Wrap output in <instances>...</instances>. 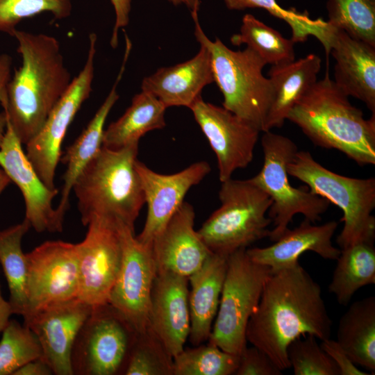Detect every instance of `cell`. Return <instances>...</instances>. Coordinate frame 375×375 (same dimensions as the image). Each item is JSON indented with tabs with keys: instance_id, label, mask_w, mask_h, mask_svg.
Listing matches in <instances>:
<instances>
[{
	"instance_id": "6da1fadb",
	"label": "cell",
	"mask_w": 375,
	"mask_h": 375,
	"mask_svg": "<svg viewBox=\"0 0 375 375\" xmlns=\"http://www.w3.org/2000/svg\"><path fill=\"white\" fill-rule=\"evenodd\" d=\"M331 326L319 285L298 262L270 274L246 338L283 371L290 368L287 349L292 341L306 335L329 338Z\"/></svg>"
},
{
	"instance_id": "7a4b0ae2",
	"label": "cell",
	"mask_w": 375,
	"mask_h": 375,
	"mask_svg": "<svg viewBox=\"0 0 375 375\" xmlns=\"http://www.w3.org/2000/svg\"><path fill=\"white\" fill-rule=\"evenodd\" d=\"M21 65L15 70L0 103L22 144L40 131L73 78L66 67L59 40L45 33L15 30Z\"/></svg>"
},
{
	"instance_id": "3957f363",
	"label": "cell",
	"mask_w": 375,
	"mask_h": 375,
	"mask_svg": "<svg viewBox=\"0 0 375 375\" xmlns=\"http://www.w3.org/2000/svg\"><path fill=\"white\" fill-rule=\"evenodd\" d=\"M326 74L289 112L287 119L318 147L336 149L360 166L375 165V114L362 110Z\"/></svg>"
},
{
	"instance_id": "277c9868",
	"label": "cell",
	"mask_w": 375,
	"mask_h": 375,
	"mask_svg": "<svg viewBox=\"0 0 375 375\" xmlns=\"http://www.w3.org/2000/svg\"><path fill=\"white\" fill-rule=\"evenodd\" d=\"M138 144L117 149L102 147L76 178L72 191L84 226L106 218L134 229L145 203L135 167Z\"/></svg>"
},
{
	"instance_id": "5b68a950",
	"label": "cell",
	"mask_w": 375,
	"mask_h": 375,
	"mask_svg": "<svg viewBox=\"0 0 375 375\" xmlns=\"http://www.w3.org/2000/svg\"><path fill=\"white\" fill-rule=\"evenodd\" d=\"M192 17L195 37L209 51L214 82L224 97L222 107L264 132L273 99L270 81L262 74L266 62L249 47L233 51L217 38L211 41L203 31L198 15Z\"/></svg>"
},
{
	"instance_id": "8992f818",
	"label": "cell",
	"mask_w": 375,
	"mask_h": 375,
	"mask_svg": "<svg viewBox=\"0 0 375 375\" xmlns=\"http://www.w3.org/2000/svg\"><path fill=\"white\" fill-rule=\"evenodd\" d=\"M288 175L304 183L313 194L337 206L343 213V228L337 237L340 249L353 244L374 243L375 178H357L335 173L306 151H297L288 164Z\"/></svg>"
},
{
	"instance_id": "52a82bcc",
	"label": "cell",
	"mask_w": 375,
	"mask_h": 375,
	"mask_svg": "<svg viewBox=\"0 0 375 375\" xmlns=\"http://www.w3.org/2000/svg\"><path fill=\"white\" fill-rule=\"evenodd\" d=\"M221 183V205L197 232L212 253L228 257L269 237L272 222L266 215L272 201L249 179L231 178Z\"/></svg>"
},
{
	"instance_id": "ba28073f",
	"label": "cell",
	"mask_w": 375,
	"mask_h": 375,
	"mask_svg": "<svg viewBox=\"0 0 375 375\" xmlns=\"http://www.w3.org/2000/svg\"><path fill=\"white\" fill-rule=\"evenodd\" d=\"M263 133L261 138L263 165L249 180L272 199L268 211L274 228L268 238L275 242L288 228L294 215L301 214L305 219L315 224L328 210L330 202L312 193L306 186L291 185L287 166L298 151L296 144L289 138L271 131Z\"/></svg>"
},
{
	"instance_id": "9c48e42d",
	"label": "cell",
	"mask_w": 375,
	"mask_h": 375,
	"mask_svg": "<svg viewBox=\"0 0 375 375\" xmlns=\"http://www.w3.org/2000/svg\"><path fill=\"white\" fill-rule=\"evenodd\" d=\"M246 249H240L227 257L219 308L208 340L239 356L247 347V324L272 273L267 266L253 262Z\"/></svg>"
},
{
	"instance_id": "30bf717a",
	"label": "cell",
	"mask_w": 375,
	"mask_h": 375,
	"mask_svg": "<svg viewBox=\"0 0 375 375\" xmlns=\"http://www.w3.org/2000/svg\"><path fill=\"white\" fill-rule=\"evenodd\" d=\"M137 333L111 304L92 306L73 345V374L124 375Z\"/></svg>"
},
{
	"instance_id": "8fae6325",
	"label": "cell",
	"mask_w": 375,
	"mask_h": 375,
	"mask_svg": "<svg viewBox=\"0 0 375 375\" xmlns=\"http://www.w3.org/2000/svg\"><path fill=\"white\" fill-rule=\"evenodd\" d=\"M97 36L89 35L88 55L83 67L49 113L38 134L26 146V154L42 181L56 188L54 178L61 158L67 131L92 90Z\"/></svg>"
},
{
	"instance_id": "7c38bea8",
	"label": "cell",
	"mask_w": 375,
	"mask_h": 375,
	"mask_svg": "<svg viewBox=\"0 0 375 375\" xmlns=\"http://www.w3.org/2000/svg\"><path fill=\"white\" fill-rule=\"evenodd\" d=\"M26 309L23 318L49 306L78 298L77 244L46 241L26 253Z\"/></svg>"
},
{
	"instance_id": "4fadbf2b",
	"label": "cell",
	"mask_w": 375,
	"mask_h": 375,
	"mask_svg": "<svg viewBox=\"0 0 375 375\" xmlns=\"http://www.w3.org/2000/svg\"><path fill=\"white\" fill-rule=\"evenodd\" d=\"M85 238L77 243L78 299L91 306L108 303L122 260L119 222L92 219Z\"/></svg>"
},
{
	"instance_id": "5bb4252c",
	"label": "cell",
	"mask_w": 375,
	"mask_h": 375,
	"mask_svg": "<svg viewBox=\"0 0 375 375\" xmlns=\"http://www.w3.org/2000/svg\"><path fill=\"white\" fill-rule=\"evenodd\" d=\"M122 244L121 267L108 303L119 310L137 333L149 326L151 293L157 269L151 245L139 242L134 229L119 222Z\"/></svg>"
},
{
	"instance_id": "9a60e30c",
	"label": "cell",
	"mask_w": 375,
	"mask_h": 375,
	"mask_svg": "<svg viewBox=\"0 0 375 375\" xmlns=\"http://www.w3.org/2000/svg\"><path fill=\"white\" fill-rule=\"evenodd\" d=\"M190 109L217 157L221 182L249 165L259 129L224 107L204 101L201 97Z\"/></svg>"
},
{
	"instance_id": "2e32d148",
	"label": "cell",
	"mask_w": 375,
	"mask_h": 375,
	"mask_svg": "<svg viewBox=\"0 0 375 375\" xmlns=\"http://www.w3.org/2000/svg\"><path fill=\"white\" fill-rule=\"evenodd\" d=\"M22 145L7 120L0 145V167L22 194L25 204L24 219L38 233H60L64 218L53 207V200L58 190L49 188L42 181Z\"/></svg>"
},
{
	"instance_id": "e0dca14e",
	"label": "cell",
	"mask_w": 375,
	"mask_h": 375,
	"mask_svg": "<svg viewBox=\"0 0 375 375\" xmlns=\"http://www.w3.org/2000/svg\"><path fill=\"white\" fill-rule=\"evenodd\" d=\"M92 306L76 298L49 306L24 319L38 338L41 358L53 374L74 375L71 356L77 334Z\"/></svg>"
},
{
	"instance_id": "ac0fdd59",
	"label": "cell",
	"mask_w": 375,
	"mask_h": 375,
	"mask_svg": "<svg viewBox=\"0 0 375 375\" xmlns=\"http://www.w3.org/2000/svg\"><path fill=\"white\" fill-rule=\"evenodd\" d=\"M135 167L147 205L145 224L136 238L144 244H151L182 204L189 190L199 184L211 168L207 162L199 161L178 172L162 174L138 160Z\"/></svg>"
},
{
	"instance_id": "d6986e66",
	"label": "cell",
	"mask_w": 375,
	"mask_h": 375,
	"mask_svg": "<svg viewBox=\"0 0 375 375\" xmlns=\"http://www.w3.org/2000/svg\"><path fill=\"white\" fill-rule=\"evenodd\" d=\"M188 277L159 271L151 293L149 326L174 358L184 349L190 331Z\"/></svg>"
},
{
	"instance_id": "ffe728a7",
	"label": "cell",
	"mask_w": 375,
	"mask_h": 375,
	"mask_svg": "<svg viewBox=\"0 0 375 375\" xmlns=\"http://www.w3.org/2000/svg\"><path fill=\"white\" fill-rule=\"evenodd\" d=\"M193 206L183 201L151 245L157 272L189 277L212 253L194 229Z\"/></svg>"
},
{
	"instance_id": "44dd1931",
	"label": "cell",
	"mask_w": 375,
	"mask_h": 375,
	"mask_svg": "<svg viewBox=\"0 0 375 375\" xmlns=\"http://www.w3.org/2000/svg\"><path fill=\"white\" fill-rule=\"evenodd\" d=\"M329 48L335 60V84L375 114V46L333 28Z\"/></svg>"
},
{
	"instance_id": "7402d4cb",
	"label": "cell",
	"mask_w": 375,
	"mask_h": 375,
	"mask_svg": "<svg viewBox=\"0 0 375 375\" xmlns=\"http://www.w3.org/2000/svg\"><path fill=\"white\" fill-rule=\"evenodd\" d=\"M337 228L335 221L315 225L304 219L297 227L288 228L273 244L247 249L246 251L253 262L267 266L272 273L296 265L306 251H313L324 259L336 260L341 251L332 243Z\"/></svg>"
},
{
	"instance_id": "603a6c76",
	"label": "cell",
	"mask_w": 375,
	"mask_h": 375,
	"mask_svg": "<svg viewBox=\"0 0 375 375\" xmlns=\"http://www.w3.org/2000/svg\"><path fill=\"white\" fill-rule=\"evenodd\" d=\"M197 54L189 60L158 69L142 80L141 90L151 93L167 108H190L201 96L203 88L214 82L211 58L208 49L200 44Z\"/></svg>"
},
{
	"instance_id": "cb8c5ba5",
	"label": "cell",
	"mask_w": 375,
	"mask_h": 375,
	"mask_svg": "<svg viewBox=\"0 0 375 375\" xmlns=\"http://www.w3.org/2000/svg\"><path fill=\"white\" fill-rule=\"evenodd\" d=\"M131 48L132 44L126 42L123 61L110 92L87 127L60 158L66 165V170L62 176L60 200L56 208L63 218L69 208V196L76 178L102 147L104 125L112 108L119 99L117 88L125 71Z\"/></svg>"
},
{
	"instance_id": "d4e9b609",
	"label": "cell",
	"mask_w": 375,
	"mask_h": 375,
	"mask_svg": "<svg viewBox=\"0 0 375 375\" xmlns=\"http://www.w3.org/2000/svg\"><path fill=\"white\" fill-rule=\"evenodd\" d=\"M227 269V257L212 253L188 277L190 331L189 339L197 346L207 341L218 310Z\"/></svg>"
},
{
	"instance_id": "484cf974",
	"label": "cell",
	"mask_w": 375,
	"mask_h": 375,
	"mask_svg": "<svg viewBox=\"0 0 375 375\" xmlns=\"http://www.w3.org/2000/svg\"><path fill=\"white\" fill-rule=\"evenodd\" d=\"M321 62L319 56L310 53L297 60L271 67L268 75L273 99L265 131L283 125L292 107L317 81Z\"/></svg>"
},
{
	"instance_id": "4316f807",
	"label": "cell",
	"mask_w": 375,
	"mask_h": 375,
	"mask_svg": "<svg viewBox=\"0 0 375 375\" xmlns=\"http://www.w3.org/2000/svg\"><path fill=\"white\" fill-rule=\"evenodd\" d=\"M336 341L356 365L375 372V297L351 303L339 320Z\"/></svg>"
},
{
	"instance_id": "83f0119b",
	"label": "cell",
	"mask_w": 375,
	"mask_h": 375,
	"mask_svg": "<svg viewBox=\"0 0 375 375\" xmlns=\"http://www.w3.org/2000/svg\"><path fill=\"white\" fill-rule=\"evenodd\" d=\"M166 109L155 96L142 90L124 113L104 130L102 147L117 149L139 143L147 133L166 126Z\"/></svg>"
},
{
	"instance_id": "f1b7e54d",
	"label": "cell",
	"mask_w": 375,
	"mask_h": 375,
	"mask_svg": "<svg viewBox=\"0 0 375 375\" xmlns=\"http://www.w3.org/2000/svg\"><path fill=\"white\" fill-rule=\"evenodd\" d=\"M340 250L328 290L347 306L360 288L375 283V248L362 242Z\"/></svg>"
},
{
	"instance_id": "f546056e",
	"label": "cell",
	"mask_w": 375,
	"mask_h": 375,
	"mask_svg": "<svg viewBox=\"0 0 375 375\" xmlns=\"http://www.w3.org/2000/svg\"><path fill=\"white\" fill-rule=\"evenodd\" d=\"M31 226L21 223L0 231V263L7 281L13 314L22 316L26 309L27 265L22 241Z\"/></svg>"
},
{
	"instance_id": "4dcf8cb0",
	"label": "cell",
	"mask_w": 375,
	"mask_h": 375,
	"mask_svg": "<svg viewBox=\"0 0 375 375\" xmlns=\"http://www.w3.org/2000/svg\"><path fill=\"white\" fill-rule=\"evenodd\" d=\"M231 42L235 46L246 44L266 64L276 65L295 60L294 42L251 14L243 17L240 33L231 36Z\"/></svg>"
},
{
	"instance_id": "1f68e13d",
	"label": "cell",
	"mask_w": 375,
	"mask_h": 375,
	"mask_svg": "<svg viewBox=\"0 0 375 375\" xmlns=\"http://www.w3.org/2000/svg\"><path fill=\"white\" fill-rule=\"evenodd\" d=\"M329 25L375 46V0H328Z\"/></svg>"
},
{
	"instance_id": "d6a6232c",
	"label": "cell",
	"mask_w": 375,
	"mask_h": 375,
	"mask_svg": "<svg viewBox=\"0 0 375 375\" xmlns=\"http://www.w3.org/2000/svg\"><path fill=\"white\" fill-rule=\"evenodd\" d=\"M240 356L208 342L183 349L174 358V375H232Z\"/></svg>"
},
{
	"instance_id": "836d02e7",
	"label": "cell",
	"mask_w": 375,
	"mask_h": 375,
	"mask_svg": "<svg viewBox=\"0 0 375 375\" xmlns=\"http://www.w3.org/2000/svg\"><path fill=\"white\" fill-rule=\"evenodd\" d=\"M230 10L262 8L270 15L285 21L292 30L291 39L303 42L309 36L316 38L322 45L328 38V22L321 18L311 19L307 12H299L295 8L285 9L276 0H224Z\"/></svg>"
},
{
	"instance_id": "e575fe53",
	"label": "cell",
	"mask_w": 375,
	"mask_h": 375,
	"mask_svg": "<svg viewBox=\"0 0 375 375\" xmlns=\"http://www.w3.org/2000/svg\"><path fill=\"white\" fill-rule=\"evenodd\" d=\"M124 375H174V358L149 326L137 333Z\"/></svg>"
},
{
	"instance_id": "d590c367",
	"label": "cell",
	"mask_w": 375,
	"mask_h": 375,
	"mask_svg": "<svg viewBox=\"0 0 375 375\" xmlns=\"http://www.w3.org/2000/svg\"><path fill=\"white\" fill-rule=\"evenodd\" d=\"M1 333L0 375H13L26 363L42 357L40 343L28 326L10 319Z\"/></svg>"
},
{
	"instance_id": "8d00e7d4",
	"label": "cell",
	"mask_w": 375,
	"mask_h": 375,
	"mask_svg": "<svg viewBox=\"0 0 375 375\" xmlns=\"http://www.w3.org/2000/svg\"><path fill=\"white\" fill-rule=\"evenodd\" d=\"M72 10V0H0V31L12 35L26 18L47 12L63 19Z\"/></svg>"
},
{
	"instance_id": "74e56055",
	"label": "cell",
	"mask_w": 375,
	"mask_h": 375,
	"mask_svg": "<svg viewBox=\"0 0 375 375\" xmlns=\"http://www.w3.org/2000/svg\"><path fill=\"white\" fill-rule=\"evenodd\" d=\"M317 338L306 335L292 341L287 349L294 375H340L332 359L322 349Z\"/></svg>"
},
{
	"instance_id": "f35d334b",
	"label": "cell",
	"mask_w": 375,
	"mask_h": 375,
	"mask_svg": "<svg viewBox=\"0 0 375 375\" xmlns=\"http://www.w3.org/2000/svg\"><path fill=\"white\" fill-rule=\"evenodd\" d=\"M282 372L267 354L252 346L247 347L240 355L235 375H281Z\"/></svg>"
},
{
	"instance_id": "ab89813d",
	"label": "cell",
	"mask_w": 375,
	"mask_h": 375,
	"mask_svg": "<svg viewBox=\"0 0 375 375\" xmlns=\"http://www.w3.org/2000/svg\"><path fill=\"white\" fill-rule=\"evenodd\" d=\"M322 349L337 365L340 375H369L356 367L336 340L329 338L322 340Z\"/></svg>"
},
{
	"instance_id": "60d3db41",
	"label": "cell",
	"mask_w": 375,
	"mask_h": 375,
	"mask_svg": "<svg viewBox=\"0 0 375 375\" xmlns=\"http://www.w3.org/2000/svg\"><path fill=\"white\" fill-rule=\"evenodd\" d=\"M115 15V22L110 38V45L115 49L118 44L119 29L126 26L129 22L131 0H110Z\"/></svg>"
},
{
	"instance_id": "b9f144b4",
	"label": "cell",
	"mask_w": 375,
	"mask_h": 375,
	"mask_svg": "<svg viewBox=\"0 0 375 375\" xmlns=\"http://www.w3.org/2000/svg\"><path fill=\"white\" fill-rule=\"evenodd\" d=\"M12 58L7 53L0 55V94L4 90L11 77ZM5 112H0V145L3 139L6 128Z\"/></svg>"
},
{
	"instance_id": "7bdbcfd3",
	"label": "cell",
	"mask_w": 375,
	"mask_h": 375,
	"mask_svg": "<svg viewBox=\"0 0 375 375\" xmlns=\"http://www.w3.org/2000/svg\"><path fill=\"white\" fill-rule=\"evenodd\" d=\"M50 367L41 358L29 361L18 369L13 375H51Z\"/></svg>"
},
{
	"instance_id": "ee69618b",
	"label": "cell",
	"mask_w": 375,
	"mask_h": 375,
	"mask_svg": "<svg viewBox=\"0 0 375 375\" xmlns=\"http://www.w3.org/2000/svg\"><path fill=\"white\" fill-rule=\"evenodd\" d=\"M12 310L9 301H6L1 291L0 287V333L6 328L10 321V317L12 315Z\"/></svg>"
},
{
	"instance_id": "f6af8a7d",
	"label": "cell",
	"mask_w": 375,
	"mask_h": 375,
	"mask_svg": "<svg viewBox=\"0 0 375 375\" xmlns=\"http://www.w3.org/2000/svg\"><path fill=\"white\" fill-rule=\"evenodd\" d=\"M174 5L184 4L192 12V15H197L199 8V0H168Z\"/></svg>"
},
{
	"instance_id": "bcb514c9",
	"label": "cell",
	"mask_w": 375,
	"mask_h": 375,
	"mask_svg": "<svg viewBox=\"0 0 375 375\" xmlns=\"http://www.w3.org/2000/svg\"><path fill=\"white\" fill-rule=\"evenodd\" d=\"M10 182V178L0 167V195Z\"/></svg>"
}]
</instances>
